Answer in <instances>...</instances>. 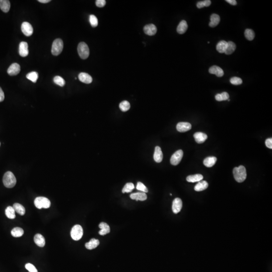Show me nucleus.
I'll list each match as a JSON object with an SVG mask.
<instances>
[{
	"instance_id": "obj_1",
	"label": "nucleus",
	"mask_w": 272,
	"mask_h": 272,
	"mask_svg": "<svg viewBox=\"0 0 272 272\" xmlns=\"http://www.w3.org/2000/svg\"><path fill=\"white\" fill-rule=\"evenodd\" d=\"M234 177L238 182H242L246 178V171L243 165H241L238 167H235L233 170Z\"/></svg>"
},
{
	"instance_id": "obj_2",
	"label": "nucleus",
	"mask_w": 272,
	"mask_h": 272,
	"mask_svg": "<svg viewBox=\"0 0 272 272\" xmlns=\"http://www.w3.org/2000/svg\"><path fill=\"white\" fill-rule=\"evenodd\" d=\"M3 184L7 188H12L16 185V179L12 172H6L3 176Z\"/></svg>"
},
{
	"instance_id": "obj_3",
	"label": "nucleus",
	"mask_w": 272,
	"mask_h": 272,
	"mask_svg": "<svg viewBox=\"0 0 272 272\" xmlns=\"http://www.w3.org/2000/svg\"><path fill=\"white\" fill-rule=\"evenodd\" d=\"M34 203L36 207L39 209L42 208L48 209L50 207L51 205L50 201L48 198L44 197H37L35 199Z\"/></svg>"
},
{
	"instance_id": "obj_4",
	"label": "nucleus",
	"mask_w": 272,
	"mask_h": 272,
	"mask_svg": "<svg viewBox=\"0 0 272 272\" xmlns=\"http://www.w3.org/2000/svg\"><path fill=\"white\" fill-rule=\"evenodd\" d=\"M78 53L82 59H86L89 56V49L87 45L84 42H80L78 46Z\"/></svg>"
},
{
	"instance_id": "obj_5",
	"label": "nucleus",
	"mask_w": 272,
	"mask_h": 272,
	"mask_svg": "<svg viewBox=\"0 0 272 272\" xmlns=\"http://www.w3.org/2000/svg\"><path fill=\"white\" fill-rule=\"evenodd\" d=\"M63 47V44L62 40L59 39L54 40L52 45V54L54 56H58L62 52Z\"/></svg>"
},
{
	"instance_id": "obj_6",
	"label": "nucleus",
	"mask_w": 272,
	"mask_h": 272,
	"mask_svg": "<svg viewBox=\"0 0 272 272\" xmlns=\"http://www.w3.org/2000/svg\"><path fill=\"white\" fill-rule=\"evenodd\" d=\"M83 235V230L80 225H76L72 229L71 235L74 241H78L82 238Z\"/></svg>"
},
{
	"instance_id": "obj_7",
	"label": "nucleus",
	"mask_w": 272,
	"mask_h": 272,
	"mask_svg": "<svg viewBox=\"0 0 272 272\" xmlns=\"http://www.w3.org/2000/svg\"><path fill=\"white\" fill-rule=\"evenodd\" d=\"M183 155L184 152L181 150H179L176 151L171 157V164L173 165H178L182 159Z\"/></svg>"
},
{
	"instance_id": "obj_8",
	"label": "nucleus",
	"mask_w": 272,
	"mask_h": 272,
	"mask_svg": "<svg viewBox=\"0 0 272 272\" xmlns=\"http://www.w3.org/2000/svg\"><path fill=\"white\" fill-rule=\"evenodd\" d=\"M21 30L23 33L26 36H30L33 34V29L29 23L24 22L21 25Z\"/></svg>"
},
{
	"instance_id": "obj_9",
	"label": "nucleus",
	"mask_w": 272,
	"mask_h": 272,
	"mask_svg": "<svg viewBox=\"0 0 272 272\" xmlns=\"http://www.w3.org/2000/svg\"><path fill=\"white\" fill-rule=\"evenodd\" d=\"M182 207V202L181 199L177 198L175 199L172 202V211L175 214H177L179 213Z\"/></svg>"
},
{
	"instance_id": "obj_10",
	"label": "nucleus",
	"mask_w": 272,
	"mask_h": 272,
	"mask_svg": "<svg viewBox=\"0 0 272 272\" xmlns=\"http://www.w3.org/2000/svg\"><path fill=\"white\" fill-rule=\"evenodd\" d=\"M19 53L21 57H25L28 56L29 50L28 44L26 42L22 41L20 42L19 48Z\"/></svg>"
},
{
	"instance_id": "obj_11",
	"label": "nucleus",
	"mask_w": 272,
	"mask_h": 272,
	"mask_svg": "<svg viewBox=\"0 0 272 272\" xmlns=\"http://www.w3.org/2000/svg\"><path fill=\"white\" fill-rule=\"evenodd\" d=\"M20 65L17 63H12L10 66L8 68L7 70V73L10 76L17 75V74L20 73Z\"/></svg>"
},
{
	"instance_id": "obj_12",
	"label": "nucleus",
	"mask_w": 272,
	"mask_h": 272,
	"mask_svg": "<svg viewBox=\"0 0 272 272\" xmlns=\"http://www.w3.org/2000/svg\"><path fill=\"white\" fill-rule=\"evenodd\" d=\"M192 129L190 124L186 122H181L176 125V129L180 132H186Z\"/></svg>"
},
{
	"instance_id": "obj_13",
	"label": "nucleus",
	"mask_w": 272,
	"mask_h": 272,
	"mask_svg": "<svg viewBox=\"0 0 272 272\" xmlns=\"http://www.w3.org/2000/svg\"><path fill=\"white\" fill-rule=\"evenodd\" d=\"M144 31L147 35H154L157 32V28L156 26L153 24H148L144 26Z\"/></svg>"
},
{
	"instance_id": "obj_14",
	"label": "nucleus",
	"mask_w": 272,
	"mask_h": 272,
	"mask_svg": "<svg viewBox=\"0 0 272 272\" xmlns=\"http://www.w3.org/2000/svg\"><path fill=\"white\" fill-rule=\"evenodd\" d=\"M194 137L197 143L202 144L205 142V141L207 139L208 136L206 134L203 133L197 132L194 135Z\"/></svg>"
},
{
	"instance_id": "obj_15",
	"label": "nucleus",
	"mask_w": 272,
	"mask_h": 272,
	"mask_svg": "<svg viewBox=\"0 0 272 272\" xmlns=\"http://www.w3.org/2000/svg\"><path fill=\"white\" fill-rule=\"evenodd\" d=\"M79 79L84 83L90 84L92 82V78L87 73H81L78 75Z\"/></svg>"
},
{
	"instance_id": "obj_16",
	"label": "nucleus",
	"mask_w": 272,
	"mask_h": 272,
	"mask_svg": "<svg viewBox=\"0 0 272 272\" xmlns=\"http://www.w3.org/2000/svg\"><path fill=\"white\" fill-rule=\"evenodd\" d=\"M163 157V155L161 148L160 147L156 146L155 149L154 154V159L155 161L157 163H160L162 161Z\"/></svg>"
},
{
	"instance_id": "obj_17",
	"label": "nucleus",
	"mask_w": 272,
	"mask_h": 272,
	"mask_svg": "<svg viewBox=\"0 0 272 272\" xmlns=\"http://www.w3.org/2000/svg\"><path fill=\"white\" fill-rule=\"evenodd\" d=\"M209 73L211 74H215L218 77H221L224 75V71L219 67L213 66L210 68Z\"/></svg>"
},
{
	"instance_id": "obj_18",
	"label": "nucleus",
	"mask_w": 272,
	"mask_h": 272,
	"mask_svg": "<svg viewBox=\"0 0 272 272\" xmlns=\"http://www.w3.org/2000/svg\"><path fill=\"white\" fill-rule=\"evenodd\" d=\"M34 241L35 244L40 247H44L45 246V241L44 237L40 234H36L34 237Z\"/></svg>"
},
{
	"instance_id": "obj_19",
	"label": "nucleus",
	"mask_w": 272,
	"mask_h": 272,
	"mask_svg": "<svg viewBox=\"0 0 272 272\" xmlns=\"http://www.w3.org/2000/svg\"><path fill=\"white\" fill-rule=\"evenodd\" d=\"M130 198L136 201H144L147 199V196L145 193H133L130 195Z\"/></svg>"
},
{
	"instance_id": "obj_20",
	"label": "nucleus",
	"mask_w": 272,
	"mask_h": 272,
	"mask_svg": "<svg viewBox=\"0 0 272 272\" xmlns=\"http://www.w3.org/2000/svg\"><path fill=\"white\" fill-rule=\"evenodd\" d=\"M217 160L216 157L214 156L208 157L204 160V164L207 167H212L215 164Z\"/></svg>"
},
{
	"instance_id": "obj_21",
	"label": "nucleus",
	"mask_w": 272,
	"mask_h": 272,
	"mask_svg": "<svg viewBox=\"0 0 272 272\" xmlns=\"http://www.w3.org/2000/svg\"><path fill=\"white\" fill-rule=\"evenodd\" d=\"M210 20L211 21L209 23V26L211 27H215L219 23L220 21V17L218 14H213L211 16Z\"/></svg>"
},
{
	"instance_id": "obj_22",
	"label": "nucleus",
	"mask_w": 272,
	"mask_h": 272,
	"mask_svg": "<svg viewBox=\"0 0 272 272\" xmlns=\"http://www.w3.org/2000/svg\"><path fill=\"white\" fill-rule=\"evenodd\" d=\"M99 227L101 230L99 231V234L101 235H105L109 233L110 231V227L107 223L105 222H101L99 225Z\"/></svg>"
},
{
	"instance_id": "obj_23",
	"label": "nucleus",
	"mask_w": 272,
	"mask_h": 272,
	"mask_svg": "<svg viewBox=\"0 0 272 272\" xmlns=\"http://www.w3.org/2000/svg\"><path fill=\"white\" fill-rule=\"evenodd\" d=\"M208 187V182L205 181H201L195 185V190L197 192H201L207 189Z\"/></svg>"
},
{
	"instance_id": "obj_24",
	"label": "nucleus",
	"mask_w": 272,
	"mask_h": 272,
	"mask_svg": "<svg viewBox=\"0 0 272 272\" xmlns=\"http://www.w3.org/2000/svg\"><path fill=\"white\" fill-rule=\"evenodd\" d=\"M188 28V25L186 21L185 20H182L178 24L177 27V32L179 34L182 35L184 34L187 30Z\"/></svg>"
},
{
	"instance_id": "obj_25",
	"label": "nucleus",
	"mask_w": 272,
	"mask_h": 272,
	"mask_svg": "<svg viewBox=\"0 0 272 272\" xmlns=\"http://www.w3.org/2000/svg\"><path fill=\"white\" fill-rule=\"evenodd\" d=\"M10 2L8 0H0V8L5 13L9 12L10 9Z\"/></svg>"
},
{
	"instance_id": "obj_26",
	"label": "nucleus",
	"mask_w": 272,
	"mask_h": 272,
	"mask_svg": "<svg viewBox=\"0 0 272 272\" xmlns=\"http://www.w3.org/2000/svg\"><path fill=\"white\" fill-rule=\"evenodd\" d=\"M99 241L98 239L92 238L89 241V242L85 244V247L88 250H93L97 247L98 246H99Z\"/></svg>"
},
{
	"instance_id": "obj_27",
	"label": "nucleus",
	"mask_w": 272,
	"mask_h": 272,
	"mask_svg": "<svg viewBox=\"0 0 272 272\" xmlns=\"http://www.w3.org/2000/svg\"><path fill=\"white\" fill-rule=\"evenodd\" d=\"M203 179V176L200 174L189 176L186 177V181L190 182H199Z\"/></svg>"
},
{
	"instance_id": "obj_28",
	"label": "nucleus",
	"mask_w": 272,
	"mask_h": 272,
	"mask_svg": "<svg viewBox=\"0 0 272 272\" xmlns=\"http://www.w3.org/2000/svg\"><path fill=\"white\" fill-rule=\"evenodd\" d=\"M236 49V45L232 41L227 42V46L225 54L227 55L231 54L235 51Z\"/></svg>"
},
{
	"instance_id": "obj_29",
	"label": "nucleus",
	"mask_w": 272,
	"mask_h": 272,
	"mask_svg": "<svg viewBox=\"0 0 272 272\" xmlns=\"http://www.w3.org/2000/svg\"><path fill=\"white\" fill-rule=\"evenodd\" d=\"M227 46V42L225 40H221L217 45V50L220 53H225Z\"/></svg>"
},
{
	"instance_id": "obj_30",
	"label": "nucleus",
	"mask_w": 272,
	"mask_h": 272,
	"mask_svg": "<svg viewBox=\"0 0 272 272\" xmlns=\"http://www.w3.org/2000/svg\"><path fill=\"white\" fill-rule=\"evenodd\" d=\"M5 214L6 216L10 219H13L15 218V211L13 207L8 206L6 209Z\"/></svg>"
},
{
	"instance_id": "obj_31",
	"label": "nucleus",
	"mask_w": 272,
	"mask_h": 272,
	"mask_svg": "<svg viewBox=\"0 0 272 272\" xmlns=\"http://www.w3.org/2000/svg\"><path fill=\"white\" fill-rule=\"evenodd\" d=\"M15 212L20 214V215H24L25 213V208L19 203H15L13 206Z\"/></svg>"
},
{
	"instance_id": "obj_32",
	"label": "nucleus",
	"mask_w": 272,
	"mask_h": 272,
	"mask_svg": "<svg viewBox=\"0 0 272 272\" xmlns=\"http://www.w3.org/2000/svg\"><path fill=\"white\" fill-rule=\"evenodd\" d=\"M24 231L20 227H15L11 231V234L14 237H19L23 235Z\"/></svg>"
},
{
	"instance_id": "obj_33",
	"label": "nucleus",
	"mask_w": 272,
	"mask_h": 272,
	"mask_svg": "<svg viewBox=\"0 0 272 272\" xmlns=\"http://www.w3.org/2000/svg\"><path fill=\"white\" fill-rule=\"evenodd\" d=\"M229 98V95L226 92H224L221 94H217L215 96V99L217 101H227Z\"/></svg>"
},
{
	"instance_id": "obj_34",
	"label": "nucleus",
	"mask_w": 272,
	"mask_h": 272,
	"mask_svg": "<svg viewBox=\"0 0 272 272\" xmlns=\"http://www.w3.org/2000/svg\"><path fill=\"white\" fill-rule=\"evenodd\" d=\"M26 78L33 83H36L39 78V74L36 72H31L27 75Z\"/></svg>"
},
{
	"instance_id": "obj_35",
	"label": "nucleus",
	"mask_w": 272,
	"mask_h": 272,
	"mask_svg": "<svg viewBox=\"0 0 272 272\" xmlns=\"http://www.w3.org/2000/svg\"><path fill=\"white\" fill-rule=\"evenodd\" d=\"M244 35H245L246 39H247L248 40L251 41V40H254V38H255V32L251 29H246L245 32H244Z\"/></svg>"
},
{
	"instance_id": "obj_36",
	"label": "nucleus",
	"mask_w": 272,
	"mask_h": 272,
	"mask_svg": "<svg viewBox=\"0 0 272 272\" xmlns=\"http://www.w3.org/2000/svg\"><path fill=\"white\" fill-rule=\"evenodd\" d=\"M119 106H120V110L122 111L126 112V111H128V110H129L131 106H130V104H129V102L128 101H122V102H120Z\"/></svg>"
},
{
	"instance_id": "obj_37",
	"label": "nucleus",
	"mask_w": 272,
	"mask_h": 272,
	"mask_svg": "<svg viewBox=\"0 0 272 272\" xmlns=\"http://www.w3.org/2000/svg\"><path fill=\"white\" fill-rule=\"evenodd\" d=\"M134 188H135V186L133 183H131V182L127 183L122 190V192L123 193H130L133 190Z\"/></svg>"
},
{
	"instance_id": "obj_38",
	"label": "nucleus",
	"mask_w": 272,
	"mask_h": 272,
	"mask_svg": "<svg viewBox=\"0 0 272 272\" xmlns=\"http://www.w3.org/2000/svg\"><path fill=\"white\" fill-rule=\"evenodd\" d=\"M54 83H56L61 87H63L66 84L65 80L59 76H57L54 78Z\"/></svg>"
},
{
	"instance_id": "obj_39",
	"label": "nucleus",
	"mask_w": 272,
	"mask_h": 272,
	"mask_svg": "<svg viewBox=\"0 0 272 272\" xmlns=\"http://www.w3.org/2000/svg\"><path fill=\"white\" fill-rule=\"evenodd\" d=\"M211 4V1L210 0H205L198 2L197 4V8L201 9L205 7H209Z\"/></svg>"
},
{
	"instance_id": "obj_40",
	"label": "nucleus",
	"mask_w": 272,
	"mask_h": 272,
	"mask_svg": "<svg viewBox=\"0 0 272 272\" xmlns=\"http://www.w3.org/2000/svg\"><path fill=\"white\" fill-rule=\"evenodd\" d=\"M89 21L90 24L93 27H96L98 24V21L96 17L94 15H91L89 16Z\"/></svg>"
},
{
	"instance_id": "obj_41",
	"label": "nucleus",
	"mask_w": 272,
	"mask_h": 272,
	"mask_svg": "<svg viewBox=\"0 0 272 272\" xmlns=\"http://www.w3.org/2000/svg\"><path fill=\"white\" fill-rule=\"evenodd\" d=\"M136 188H137L138 190L142 191L143 193H147L148 192V189L147 188L146 186L143 183H142L141 182H138Z\"/></svg>"
},
{
	"instance_id": "obj_42",
	"label": "nucleus",
	"mask_w": 272,
	"mask_h": 272,
	"mask_svg": "<svg viewBox=\"0 0 272 272\" xmlns=\"http://www.w3.org/2000/svg\"><path fill=\"white\" fill-rule=\"evenodd\" d=\"M230 82L232 84L235 85H241L242 83V79L237 77H234L231 78Z\"/></svg>"
},
{
	"instance_id": "obj_43",
	"label": "nucleus",
	"mask_w": 272,
	"mask_h": 272,
	"mask_svg": "<svg viewBox=\"0 0 272 272\" xmlns=\"http://www.w3.org/2000/svg\"><path fill=\"white\" fill-rule=\"evenodd\" d=\"M25 268L29 272H38L35 265L30 263H28L25 265Z\"/></svg>"
},
{
	"instance_id": "obj_44",
	"label": "nucleus",
	"mask_w": 272,
	"mask_h": 272,
	"mask_svg": "<svg viewBox=\"0 0 272 272\" xmlns=\"http://www.w3.org/2000/svg\"><path fill=\"white\" fill-rule=\"evenodd\" d=\"M95 4L98 7L102 8L106 5V1L105 0H97L96 1Z\"/></svg>"
},
{
	"instance_id": "obj_45",
	"label": "nucleus",
	"mask_w": 272,
	"mask_h": 272,
	"mask_svg": "<svg viewBox=\"0 0 272 272\" xmlns=\"http://www.w3.org/2000/svg\"><path fill=\"white\" fill-rule=\"evenodd\" d=\"M265 146L268 147L272 149V138H269L265 140Z\"/></svg>"
},
{
	"instance_id": "obj_46",
	"label": "nucleus",
	"mask_w": 272,
	"mask_h": 272,
	"mask_svg": "<svg viewBox=\"0 0 272 272\" xmlns=\"http://www.w3.org/2000/svg\"><path fill=\"white\" fill-rule=\"evenodd\" d=\"M4 99H5V95H4V92L2 89L0 87V102L4 101Z\"/></svg>"
},
{
	"instance_id": "obj_47",
	"label": "nucleus",
	"mask_w": 272,
	"mask_h": 272,
	"mask_svg": "<svg viewBox=\"0 0 272 272\" xmlns=\"http://www.w3.org/2000/svg\"><path fill=\"white\" fill-rule=\"evenodd\" d=\"M226 1L233 6H235L237 5V2L235 0H226Z\"/></svg>"
},
{
	"instance_id": "obj_48",
	"label": "nucleus",
	"mask_w": 272,
	"mask_h": 272,
	"mask_svg": "<svg viewBox=\"0 0 272 272\" xmlns=\"http://www.w3.org/2000/svg\"><path fill=\"white\" fill-rule=\"evenodd\" d=\"M38 1L41 3H48L50 2V0H39Z\"/></svg>"
},
{
	"instance_id": "obj_49",
	"label": "nucleus",
	"mask_w": 272,
	"mask_h": 272,
	"mask_svg": "<svg viewBox=\"0 0 272 272\" xmlns=\"http://www.w3.org/2000/svg\"><path fill=\"white\" fill-rule=\"evenodd\" d=\"M0 146H1V143H0Z\"/></svg>"
}]
</instances>
